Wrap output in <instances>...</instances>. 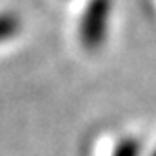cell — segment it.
<instances>
[{
    "instance_id": "cell-2",
    "label": "cell",
    "mask_w": 156,
    "mask_h": 156,
    "mask_svg": "<svg viewBox=\"0 0 156 156\" xmlns=\"http://www.w3.org/2000/svg\"><path fill=\"white\" fill-rule=\"evenodd\" d=\"M19 19L13 13H0V43L12 40L19 32Z\"/></svg>"
},
{
    "instance_id": "cell-4",
    "label": "cell",
    "mask_w": 156,
    "mask_h": 156,
    "mask_svg": "<svg viewBox=\"0 0 156 156\" xmlns=\"http://www.w3.org/2000/svg\"><path fill=\"white\" fill-rule=\"evenodd\" d=\"M152 156H156V151H154V154H152Z\"/></svg>"
},
{
    "instance_id": "cell-1",
    "label": "cell",
    "mask_w": 156,
    "mask_h": 156,
    "mask_svg": "<svg viewBox=\"0 0 156 156\" xmlns=\"http://www.w3.org/2000/svg\"><path fill=\"white\" fill-rule=\"evenodd\" d=\"M111 0H90L83 9L79 21V40L85 49H98L104 45L109 32Z\"/></svg>"
},
{
    "instance_id": "cell-3",
    "label": "cell",
    "mask_w": 156,
    "mask_h": 156,
    "mask_svg": "<svg viewBox=\"0 0 156 156\" xmlns=\"http://www.w3.org/2000/svg\"><path fill=\"white\" fill-rule=\"evenodd\" d=\"M113 156H141V147H139V143L132 137L122 139L115 147Z\"/></svg>"
}]
</instances>
